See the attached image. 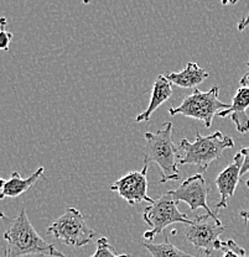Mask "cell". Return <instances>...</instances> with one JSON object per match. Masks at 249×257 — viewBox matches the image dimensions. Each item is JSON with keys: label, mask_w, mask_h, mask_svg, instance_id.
<instances>
[{"label": "cell", "mask_w": 249, "mask_h": 257, "mask_svg": "<svg viewBox=\"0 0 249 257\" xmlns=\"http://www.w3.org/2000/svg\"><path fill=\"white\" fill-rule=\"evenodd\" d=\"M224 225L216 214L196 216L194 223L189 225L185 232L186 240L197 250L203 251L206 257L212 255L216 250L219 236L223 234Z\"/></svg>", "instance_id": "52a82bcc"}, {"label": "cell", "mask_w": 249, "mask_h": 257, "mask_svg": "<svg viewBox=\"0 0 249 257\" xmlns=\"http://www.w3.org/2000/svg\"><path fill=\"white\" fill-rule=\"evenodd\" d=\"M88 257H129L127 253H118L113 245H111L107 237H100L97 240V250L92 256Z\"/></svg>", "instance_id": "e0dca14e"}, {"label": "cell", "mask_w": 249, "mask_h": 257, "mask_svg": "<svg viewBox=\"0 0 249 257\" xmlns=\"http://www.w3.org/2000/svg\"><path fill=\"white\" fill-rule=\"evenodd\" d=\"M245 186H247V187H248V188H249V178H248V181H247V182H245Z\"/></svg>", "instance_id": "484cf974"}, {"label": "cell", "mask_w": 249, "mask_h": 257, "mask_svg": "<svg viewBox=\"0 0 249 257\" xmlns=\"http://www.w3.org/2000/svg\"><path fill=\"white\" fill-rule=\"evenodd\" d=\"M248 26H249V14L247 16H244V18L239 21V24H238L237 28L239 31H243L245 28H248Z\"/></svg>", "instance_id": "ffe728a7"}, {"label": "cell", "mask_w": 249, "mask_h": 257, "mask_svg": "<svg viewBox=\"0 0 249 257\" xmlns=\"http://www.w3.org/2000/svg\"><path fill=\"white\" fill-rule=\"evenodd\" d=\"M239 83H240V87H248L249 88V72L242 77V79H240Z\"/></svg>", "instance_id": "44dd1931"}, {"label": "cell", "mask_w": 249, "mask_h": 257, "mask_svg": "<svg viewBox=\"0 0 249 257\" xmlns=\"http://www.w3.org/2000/svg\"><path fill=\"white\" fill-rule=\"evenodd\" d=\"M243 165V156L238 152L234 159L216 178V186L219 193V202L216 204V213L219 209L227 208L228 199H231L237 189L240 179V170Z\"/></svg>", "instance_id": "30bf717a"}, {"label": "cell", "mask_w": 249, "mask_h": 257, "mask_svg": "<svg viewBox=\"0 0 249 257\" xmlns=\"http://www.w3.org/2000/svg\"><path fill=\"white\" fill-rule=\"evenodd\" d=\"M234 141L231 136H226L221 131L208 136H202L200 131L196 134V141L190 143L183 139L179 147L184 151V157L180 160V165H195L201 168V172H206L212 161L222 157L224 150L232 149Z\"/></svg>", "instance_id": "3957f363"}, {"label": "cell", "mask_w": 249, "mask_h": 257, "mask_svg": "<svg viewBox=\"0 0 249 257\" xmlns=\"http://www.w3.org/2000/svg\"><path fill=\"white\" fill-rule=\"evenodd\" d=\"M239 154L243 156V165L240 170V176H243L249 171V147H243Z\"/></svg>", "instance_id": "d6986e66"}, {"label": "cell", "mask_w": 249, "mask_h": 257, "mask_svg": "<svg viewBox=\"0 0 249 257\" xmlns=\"http://www.w3.org/2000/svg\"><path fill=\"white\" fill-rule=\"evenodd\" d=\"M45 167H39L36 171L28 178H23L19 172H13L10 178L5 182L4 187L0 191V200L5 198H18L24 193L30 191L40 178H44Z\"/></svg>", "instance_id": "7c38bea8"}, {"label": "cell", "mask_w": 249, "mask_h": 257, "mask_svg": "<svg viewBox=\"0 0 249 257\" xmlns=\"http://www.w3.org/2000/svg\"><path fill=\"white\" fill-rule=\"evenodd\" d=\"M216 250L223 251V256L222 257H248L244 248L240 247L235 241H233L231 239L226 241L219 240L218 242H217Z\"/></svg>", "instance_id": "2e32d148"}, {"label": "cell", "mask_w": 249, "mask_h": 257, "mask_svg": "<svg viewBox=\"0 0 249 257\" xmlns=\"http://www.w3.org/2000/svg\"><path fill=\"white\" fill-rule=\"evenodd\" d=\"M148 165H144L140 171H133L120 177L111 186V191L117 192L120 198L129 205L140 204L148 202L150 204L155 202L148 195Z\"/></svg>", "instance_id": "ba28073f"}, {"label": "cell", "mask_w": 249, "mask_h": 257, "mask_svg": "<svg viewBox=\"0 0 249 257\" xmlns=\"http://www.w3.org/2000/svg\"><path fill=\"white\" fill-rule=\"evenodd\" d=\"M248 66H249V62H248Z\"/></svg>", "instance_id": "4316f807"}, {"label": "cell", "mask_w": 249, "mask_h": 257, "mask_svg": "<svg viewBox=\"0 0 249 257\" xmlns=\"http://www.w3.org/2000/svg\"><path fill=\"white\" fill-rule=\"evenodd\" d=\"M169 194L173 197L176 203H186L192 211L202 208L207 214H216V211H212L208 208L207 199L208 194H210V188H208L207 182L203 178L202 173H196L195 176L187 178L180 184L179 188L169 191Z\"/></svg>", "instance_id": "9c48e42d"}, {"label": "cell", "mask_w": 249, "mask_h": 257, "mask_svg": "<svg viewBox=\"0 0 249 257\" xmlns=\"http://www.w3.org/2000/svg\"><path fill=\"white\" fill-rule=\"evenodd\" d=\"M145 151H144V165L154 162L161 171L160 182L166 183L180 179L179 171L180 156L179 149L174 143L173 122L166 121L156 133H145Z\"/></svg>", "instance_id": "7a4b0ae2"}, {"label": "cell", "mask_w": 249, "mask_h": 257, "mask_svg": "<svg viewBox=\"0 0 249 257\" xmlns=\"http://www.w3.org/2000/svg\"><path fill=\"white\" fill-rule=\"evenodd\" d=\"M47 234L53 235L71 247H83L96 236L95 230L88 226L83 214L76 208H67L65 213L47 227Z\"/></svg>", "instance_id": "5b68a950"}, {"label": "cell", "mask_w": 249, "mask_h": 257, "mask_svg": "<svg viewBox=\"0 0 249 257\" xmlns=\"http://www.w3.org/2000/svg\"><path fill=\"white\" fill-rule=\"evenodd\" d=\"M143 220L149 225V230L144 232V239L146 240H152L171 224L191 225L194 223V220L187 218L186 214L179 210L178 203L173 199L169 192L160 195L159 199L145 208L143 211Z\"/></svg>", "instance_id": "8992f818"}, {"label": "cell", "mask_w": 249, "mask_h": 257, "mask_svg": "<svg viewBox=\"0 0 249 257\" xmlns=\"http://www.w3.org/2000/svg\"><path fill=\"white\" fill-rule=\"evenodd\" d=\"M140 245L148 251L150 255H151V257H202L190 255V253L180 250V248L176 247L174 243H171L168 237H166L164 242L161 243H152L141 241Z\"/></svg>", "instance_id": "9a60e30c"}, {"label": "cell", "mask_w": 249, "mask_h": 257, "mask_svg": "<svg viewBox=\"0 0 249 257\" xmlns=\"http://www.w3.org/2000/svg\"><path fill=\"white\" fill-rule=\"evenodd\" d=\"M219 88L213 85L208 92H201L200 89H194V93L185 96L184 101L179 106H173L169 109L170 115H184L186 117L203 121L205 126L210 128L212 126V120L219 111L229 109V104L223 103L218 98Z\"/></svg>", "instance_id": "277c9868"}, {"label": "cell", "mask_w": 249, "mask_h": 257, "mask_svg": "<svg viewBox=\"0 0 249 257\" xmlns=\"http://www.w3.org/2000/svg\"><path fill=\"white\" fill-rule=\"evenodd\" d=\"M83 3H85V4L87 5V4H90V0H83Z\"/></svg>", "instance_id": "d4e9b609"}, {"label": "cell", "mask_w": 249, "mask_h": 257, "mask_svg": "<svg viewBox=\"0 0 249 257\" xmlns=\"http://www.w3.org/2000/svg\"><path fill=\"white\" fill-rule=\"evenodd\" d=\"M238 2H239V0H221V3L223 5H235Z\"/></svg>", "instance_id": "603a6c76"}, {"label": "cell", "mask_w": 249, "mask_h": 257, "mask_svg": "<svg viewBox=\"0 0 249 257\" xmlns=\"http://www.w3.org/2000/svg\"><path fill=\"white\" fill-rule=\"evenodd\" d=\"M249 108V88L239 87L232 99L229 109L218 112L221 117L229 116L234 122L235 128L239 134H247L249 131V115L247 109Z\"/></svg>", "instance_id": "8fae6325"}, {"label": "cell", "mask_w": 249, "mask_h": 257, "mask_svg": "<svg viewBox=\"0 0 249 257\" xmlns=\"http://www.w3.org/2000/svg\"><path fill=\"white\" fill-rule=\"evenodd\" d=\"M0 51H9L10 44H12L13 40V34L10 31H8L5 29L7 26V19L2 18L0 19Z\"/></svg>", "instance_id": "ac0fdd59"}, {"label": "cell", "mask_w": 249, "mask_h": 257, "mask_svg": "<svg viewBox=\"0 0 249 257\" xmlns=\"http://www.w3.org/2000/svg\"><path fill=\"white\" fill-rule=\"evenodd\" d=\"M173 95V87H171V83L166 79L164 74H160L155 80L154 85H152V93L151 98H150L149 106L145 109V111H143L141 114H139L135 117L136 122H144L148 121L151 117L152 112L156 110L160 105L165 103L166 100L170 99V96Z\"/></svg>", "instance_id": "5bb4252c"}, {"label": "cell", "mask_w": 249, "mask_h": 257, "mask_svg": "<svg viewBox=\"0 0 249 257\" xmlns=\"http://www.w3.org/2000/svg\"><path fill=\"white\" fill-rule=\"evenodd\" d=\"M239 216L245 221V223H249V210L239 211Z\"/></svg>", "instance_id": "7402d4cb"}, {"label": "cell", "mask_w": 249, "mask_h": 257, "mask_svg": "<svg viewBox=\"0 0 249 257\" xmlns=\"http://www.w3.org/2000/svg\"><path fill=\"white\" fill-rule=\"evenodd\" d=\"M0 220L5 226L4 257H68L40 236L29 220L25 209H21L15 216H8L0 211Z\"/></svg>", "instance_id": "6da1fadb"}, {"label": "cell", "mask_w": 249, "mask_h": 257, "mask_svg": "<svg viewBox=\"0 0 249 257\" xmlns=\"http://www.w3.org/2000/svg\"><path fill=\"white\" fill-rule=\"evenodd\" d=\"M165 77L171 84L185 88V89H191L205 82L210 77V73L205 68H201L197 63L189 62L181 72L168 73L165 74Z\"/></svg>", "instance_id": "4fadbf2b"}, {"label": "cell", "mask_w": 249, "mask_h": 257, "mask_svg": "<svg viewBox=\"0 0 249 257\" xmlns=\"http://www.w3.org/2000/svg\"><path fill=\"white\" fill-rule=\"evenodd\" d=\"M5 182H7V181H4V179H3L2 177H0V191H2V189H3V187H4Z\"/></svg>", "instance_id": "cb8c5ba5"}]
</instances>
